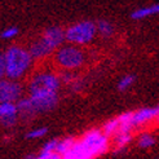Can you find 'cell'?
Segmentation results:
<instances>
[{
    "instance_id": "1",
    "label": "cell",
    "mask_w": 159,
    "mask_h": 159,
    "mask_svg": "<svg viewBox=\"0 0 159 159\" xmlns=\"http://www.w3.org/2000/svg\"><path fill=\"white\" fill-rule=\"evenodd\" d=\"M61 79L51 71L36 73L29 83V98L34 105L36 114L49 113L58 104Z\"/></svg>"
},
{
    "instance_id": "2",
    "label": "cell",
    "mask_w": 159,
    "mask_h": 159,
    "mask_svg": "<svg viewBox=\"0 0 159 159\" xmlns=\"http://www.w3.org/2000/svg\"><path fill=\"white\" fill-rule=\"evenodd\" d=\"M110 148V139L100 128H92L76 140L75 145L62 159H96Z\"/></svg>"
},
{
    "instance_id": "3",
    "label": "cell",
    "mask_w": 159,
    "mask_h": 159,
    "mask_svg": "<svg viewBox=\"0 0 159 159\" xmlns=\"http://www.w3.org/2000/svg\"><path fill=\"white\" fill-rule=\"evenodd\" d=\"M7 78L11 80H16L25 76L33 65V57L29 49L22 48L20 45H12L4 52Z\"/></svg>"
},
{
    "instance_id": "4",
    "label": "cell",
    "mask_w": 159,
    "mask_h": 159,
    "mask_svg": "<svg viewBox=\"0 0 159 159\" xmlns=\"http://www.w3.org/2000/svg\"><path fill=\"white\" fill-rule=\"evenodd\" d=\"M97 35V26L93 21H79L65 30L66 42L73 45H85Z\"/></svg>"
},
{
    "instance_id": "5",
    "label": "cell",
    "mask_w": 159,
    "mask_h": 159,
    "mask_svg": "<svg viewBox=\"0 0 159 159\" xmlns=\"http://www.w3.org/2000/svg\"><path fill=\"white\" fill-rule=\"evenodd\" d=\"M54 60L63 70H76L84 65L85 54L78 45L67 44L56 51Z\"/></svg>"
},
{
    "instance_id": "6",
    "label": "cell",
    "mask_w": 159,
    "mask_h": 159,
    "mask_svg": "<svg viewBox=\"0 0 159 159\" xmlns=\"http://www.w3.org/2000/svg\"><path fill=\"white\" fill-rule=\"evenodd\" d=\"M23 88L22 85L11 79H2L0 80V104L4 102H17L22 98Z\"/></svg>"
},
{
    "instance_id": "7",
    "label": "cell",
    "mask_w": 159,
    "mask_h": 159,
    "mask_svg": "<svg viewBox=\"0 0 159 159\" xmlns=\"http://www.w3.org/2000/svg\"><path fill=\"white\" fill-rule=\"evenodd\" d=\"M44 43V45L48 48L51 52L57 51L58 48L63 45V42L66 40L65 36V30L60 26H52L44 30L42 36L39 38Z\"/></svg>"
},
{
    "instance_id": "8",
    "label": "cell",
    "mask_w": 159,
    "mask_h": 159,
    "mask_svg": "<svg viewBox=\"0 0 159 159\" xmlns=\"http://www.w3.org/2000/svg\"><path fill=\"white\" fill-rule=\"evenodd\" d=\"M18 119L20 114L16 102L0 104V125H3L4 128H12L17 124Z\"/></svg>"
},
{
    "instance_id": "9",
    "label": "cell",
    "mask_w": 159,
    "mask_h": 159,
    "mask_svg": "<svg viewBox=\"0 0 159 159\" xmlns=\"http://www.w3.org/2000/svg\"><path fill=\"white\" fill-rule=\"evenodd\" d=\"M158 113H159V105L153 106V107H141L136 111H133V114H132L133 127L134 128H139V127H144L149 123H152L153 120L155 122Z\"/></svg>"
},
{
    "instance_id": "10",
    "label": "cell",
    "mask_w": 159,
    "mask_h": 159,
    "mask_svg": "<svg viewBox=\"0 0 159 159\" xmlns=\"http://www.w3.org/2000/svg\"><path fill=\"white\" fill-rule=\"evenodd\" d=\"M17 107H18V114H20V119H25V120H29V119L34 118L36 115V111L34 109V105L31 100L27 97H22L18 102H17Z\"/></svg>"
},
{
    "instance_id": "11",
    "label": "cell",
    "mask_w": 159,
    "mask_h": 159,
    "mask_svg": "<svg viewBox=\"0 0 159 159\" xmlns=\"http://www.w3.org/2000/svg\"><path fill=\"white\" fill-rule=\"evenodd\" d=\"M29 52H30L31 57H33L34 60L44 58V57H47V56H49V54L52 53V52L44 45V43L40 40V39H38V40H35L33 44L30 45Z\"/></svg>"
},
{
    "instance_id": "12",
    "label": "cell",
    "mask_w": 159,
    "mask_h": 159,
    "mask_svg": "<svg viewBox=\"0 0 159 159\" xmlns=\"http://www.w3.org/2000/svg\"><path fill=\"white\" fill-rule=\"evenodd\" d=\"M154 14H159V3L149 5V7H144V8H139V9L133 11L131 13V18L142 20V18L150 17V16H154Z\"/></svg>"
},
{
    "instance_id": "13",
    "label": "cell",
    "mask_w": 159,
    "mask_h": 159,
    "mask_svg": "<svg viewBox=\"0 0 159 159\" xmlns=\"http://www.w3.org/2000/svg\"><path fill=\"white\" fill-rule=\"evenodd\" d=\"M131 141H132V133H119L113 137L114 148L116 152H120V150L125 149L131 144Z\"/></svg>"
},
{
    "instance_id": "14",
    "label": "cell",
    "mask_w": 159,
    "mask_h": 159,
    "mask_svg": "<svg viewBox=\"0 0 159 159\" xmlns=\"http://www.w3.org/2000/svg\"><path fill=\"white\" fill-rule=\"evenodd\" d=\"M75 142H76V140L74 137H65V139L58 140V145H57V149H56V153L61 157H63L73 149Z\"/></svg>"
},
{
    "instance_id": "15",
    "label": "cell",
    "mask_w": 159,
    "mask_h": 159,
    "mask_svg": "<svg viewBox=\"0 0 159 159\" xmlns=\"http://www.w3.org/2000/svg\"><path fill=\"white\" fill-rule=\"evenodd\" d=\"M101 131L104 132V134H106L109 139L110 137H114L115 134L118 133V131H119V119H118V116L110 119V120H107L104 125H102Z\"/></svg>"
},
{
    "instance_id": "16",
    "label": "cell",
    "mask_w": 159,
    "mask_h": 159,
    "mask_svg": "<svg viewBox=\"0 0 159 159\" xmlns=\"http://www.w3.org/2000/svg\"><path fill=\"white\" fill-rule=\"evenodd\" d=\"M97 34L101 35L102 38H110L114 34V26L106 20H100L97 23Z\"/></svg>"
},
{
    "instance_id": "17",
    "label": "cell",
    "mask_w": 159,
    "mask_h": 159,
    "mask_svg": "<svg viewBox=\"0 0 159 159\" xmlns=\"http://www.w3.org/2000/svg\"><path fill=\"white\" fill-rule=\"evenodd\" d=\"M155 137L153 136L152 133H149V132H145V133H142L139 136L137 139V145L139 148L141 149H150V148H153L155 145Z\"/></svg>"
},
{
    "instance_id": "18",
    "label": "cell",
    "mask_w": 159,
    "mask_h": 159,
    "mask_svg": "<svg viewBox=\"0 0 159 159\" xmlns=\"http://www.w3.org/2000/svg\"><path fill=\"white\" fill-rule=\"evenodd\" d=\"M134 80H136V76L132 75V74H127L124 76L120 78V80L116 84V88L119 92H125L127 89H129L132 84L134 83Z\"/></svg>"
},
{
    "instance_id": "19",
    "label": "cell",
    "mask_w": 159,
    "mask_h": 159,
    "mask_svg": "<svg viewBox=\"0 0 159 159\" xmlns=\"http://www.w3.org/2000/svg\"><path fill=\"white\" fill-rule=\"evenodd\" d=\"M47 133H48V128H47V127H38V128L30 129L25 134V137H26V140H39V139L44 137Z\"/></svg>"
},
{
    "instance_id": "20",
    "label": "cell",
    "mask_w": 159,
    "mask_h": 159,
    "mask_svg": "<svg viewBox=\"0 0 159 159\" xmlns=\"http://www.w3.org/2000/svg\"><path fill=\"white\" fill-rule=\"evenodd\" d=\"M58 145V139H51L45 142L42 148V152L43 154H51V153H56V149H57Z\"/></svg>"
},
{
    "instance_id": "21",
    "label": "cell",
    "mask_w": 159,
    "mask_h": 159,
    "mask_svg": "<svg viewBox=\"0 0 159 159\" xmlns=\"http://www.w3.org/2000/svg\"><path fill=\"white\" fill-rule=\"evenodd\" d=\"M18 33H20V30H18V27H16V26H11V27H7V29H4L2 33H0V38L2 39H5V40H11V39H13V38H16L18 35Z\"/></svg>"
},
{
    "instance_id": "22",
    "label": "cell",
    "mask_w": 159,
    "mask_h": 159,
    "mask_svg": "<svg viewBox=\"0 0 159 159\" xmlns=\"http://www.w3.org/2000/svg\"><path fill=\"white\" fill-rule=\"evenodd\" d=\"M7 78V67H5V57L4 53H0V80Z\"/></svg>"
},
{
    "instance_id": "23",
    "label": "cell",
    "mask_w": 159,
    "mask_h": 159,
    "mask_svg": "<svg viewBox=\"0 0 159 159\" xmlns=\"http://www.w3.org/2000/svg\"><path fill=\"white\" fill-rule=\"evenodd\" d=\"M70 87H71V89H73L74 92H79V91H82V88H83V83L80 80H75Z\"/></svg>"
},
{
    "instance_id": "24",
    "label": "cell",
    "mask_w": 159,
    "mask_h": 159,
    "mask_svg": "<svg viewBox=\"0 0 159 159\" xmlns=\"http://www.w3.org/2000/svg\"><path fill=\"white\" fill-rule=\"evenodd\" d=\"M155 123H157V124H159V113H158V115H157V119H155Z\"/></svg>"
},
{
    "instance_id": "25",
    "label": "cell",
    "mask_w": 159,
    "mask_h": 159,
    "mask_svg": "<svg viewBox=\"0 0 159 159\" xmlns=\"http://www.w3.org/2000/svg\"><path fill=\"white\" fill-rule=\"evenodd\" d=\"M157 159H159V158H157Z\"/></svg>"
}]
</instances>
